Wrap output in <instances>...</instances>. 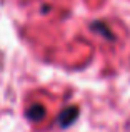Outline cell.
I'll use <instances>...</instances> for the list:
<instances>
[{
    "mask_svg": "<svg viewBox=\"0 0 130 132\" xmlns=\"http://www.w3.org/2000/svg\"><path fill=\"white\" fill-rule=\"evenodd\" d=\"M43 116H45V109H43L42 105H37V104L27 110V117H29L30 120H40Z\"/></svg>",
    "mask_w": 130,
    "mask_h": 132,
    "instance_id": "cell-1",
    "label": "cell"
}]
</instances>
